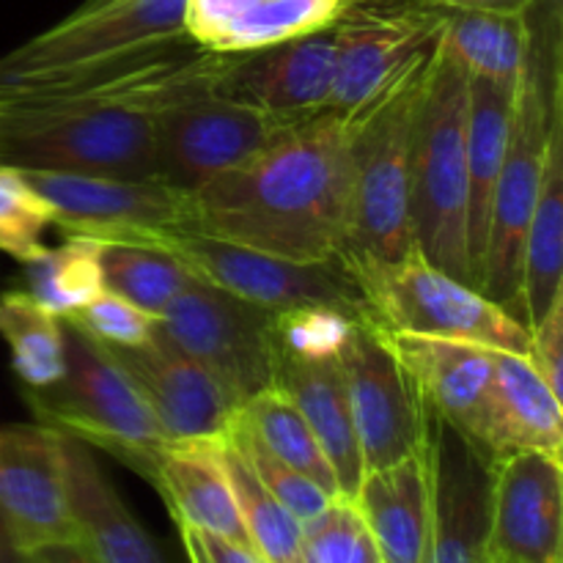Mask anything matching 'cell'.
Listing matches in <instances>:
<instances>
[{"label": "cell", "instance_id": "obj_1", "mask_svg": "<svg viewBox=\"0 0 563 563\" xmlns=\"http://www.w3.org/2000/svg\"><path fill=\"white\" fill-rule=\"evenodd\" d=\"M190 198V234L289 262H341L350 234V115L322 110L297 121Z\"/></svg>", "mask_w": 563, "mask_h": 563}, {"label": "cell", "instance_id": "obj_2", "mask_svg": "<svg viewBox=\"0 0 563 563\" xmlns=\"http://www.w3.org/2000/svg\"><path fill=\"white\" fill-rule=\"evenodd\" d=\"M234 58L179 33L121 53L42 69L0 66V130L108 110L157 115L187 99L212 93Z\"/></svg>", "mask_w": 563, "mask_h": 563}, {"label": "cell", "instance_id": "obj_3", "mask_svg": "<svg viewBox=\"0 0 563 563\" xmlns=\"http://www.w3.org/2000/svg\"><path fill=\"white\" fill-rule=\"evenodd\" d=\"M542 16L526 11L531 25L526 71L517 86L509 141L495 185L487 242L476 289L517 319L522 284V245L542 190L550 137L563 115L559 66V0H537Z\"/></svg>", "mask_w": 563, "mask_h": 563}, {"label": "cell", "instance_id": "obj_4", "mask_svg": "<svg viewBox=\"0 0 563 563\" xmlns=\"http://www.w3.org/2000/svg\"><path fill=\"white\" fill-rule=\"evenodd\" d=\"M438 47V44H434ZM434 53V49H432ZM432 53L350 115V234L341 256L352 278L412 251L410 146Z\"/></svg>", "mask_w": 563, "mask_h": 563}, {"label": "cell", "instance_id": "obj_5", "mask_svg": "<svg viewBox=\"0 0 563 563\" xmlns=\"http://www.w3.org/2000/svg\"><path fill=\"white\" fill-rule=\"evenodd\" d=\"M467 93L471 75L438 38L412 124V247L429 264L473 286L467 258Z\"/></svg>", "mask_w": 563, "mask_h": 563}, {"label": "cell", "instance_id": "obj_6", "mask_svg": "<svg viewBox=\"0 0 563 563\" xmlns=\"http://www.w3.org/2000/svg\"><path fill=\"white\" fill-rule=\"evenodd\" d=\"M66 368L47 388H27L36 423L104 451L154 484L168 440L113 357L64 322Z\"/></svg>", "mask_w": 563, "mask_h": 563}, {"label": "cell", "instance_id": "obj_7", "mask_svg": "<svg viewBox=\"0 0 563 563\" xmlns=\"http://www.w3.org/2000/svg\"><path fill=\"white\" fill-rule=\"evenodd\" d=\"M366 313L390 333L471 341L495 352L531 355V333L487 295L429 264L412 247L388 267L357 275Z\"/></svg>", "mask_w": 563, "mask_h": 563}, {"label": "cell", "instance_id": "obj_8", "mask_svg": "<svg viewBox=\"0 0 563 563\" xmlns=\"http://www.w3.org/2000/svg\"><path fill=\"white\" fill-rule=\"evenodd\" d=\"M157 330L203 368L236 407L278 383L273 313L192 280L157 317Z\"/></svg>", "mask_w": 563, "mask_h": 563}, {"label": "cell", "instance_id": "obj_9", "mask_svg": "<svg viewBox=\"0 0 563 563\" xmlns=\"http://www.w3.org/2000/svg\"><path fill=\"white\" fill-rule=\"evenodd\" d=\"M25 176L53 203V225L64 231L66 240L163 251L176 234H190V192L159 179H113L55 170H25Z\"/></svg>", "mask_w": 563, "mask_h": 563}, {"label": "cell", "instance_id": "obj_10", "mask_svg": "<svg viewBox=\"0 0 563 563\" xmlns=\"http://www.w3.org/2000/svg\"><path fill=\"white\" fill-rule=\"evenodd\" d=\"M163 251L179 258L196 280L269 313L302 306H333L368 317L361 286L344 262H289L203 234H176Z\"/></svg>", "mask_w": 563, "mask_h": 563}, {"label": "cell", "instance_id": "obj_11", "mask_svg": "<svg viewBox=\"0 0 563 563\" xmlns=\"http://www.w3.org/2000/svg\"><path fill=\"white\" fill-rule=\"evenodd\" d=\"M339 361L363 471H379L427 449L432 407L372 319L355 324Z\"/></svg>", "mask_w": 563, "mask_h": 563}, {"label": "cell", "instance_id": "obj_12", "mask_svg": "<svg viewBox=\"0 0 563 563\" xmlns=\"http://www.w3.org/2000/svg\"><path fill=\"white\" fill-rule=\"evenodd\" d=\"M445 9L429 0H344L333 20L335 82L330 110L355 113L432 53Z\"/></svg>", "mask_w": 563, "mask_h": 563}, {"label": "cell", "instance_id": "obj_13", "mask_svg": "<svg viewBox=\"0 0 563 563\" xmlns=\"http://www.w3.org/2000/svg\"><path fill=\"white\" fill-rule=\"evenodd\" d=\"M154 119L152 113L108 110L0 130V163L22 170L157 179Z\"/></svg>", "mask_w": 563, "mask_h": 563}, {"label": "cell", "instance_id": "obj_14", "mask_svg": "<svg viewBox=\"0 0 563 563\" xmlns=\"http://www.w3.org/2000/svg\"><path fill=\"white\" fill-rule=\"evenodd\" d=\"M289 126V121L218 93L187 99L154 119L157 179L196 192L256 157Z\"/></svg>", "mask_w": 563, "mask_h": 563}, {"label": "cell", "instance_id": "obj_15", "mask_svg": "<svg viewBox=\"0 0 563 563\" xmlns=\"http://www.w3.org/2000/svg\"><path fill=\"white\" fill-rule=\"evenodd\" d=\"M102 350L135 385L168 443H225L231 438L240 407L157 328L143 344Z\"/></svg>", "mask_w": 563, "mask_h": 563}, {"label": "cell", "instance_id": "obj_16", "mask_svg": "<svg viewBox=\"0 0 563 563\" xmlns=\"http://www.w3.org/2000/svg\"><path fill=\"white\" fill-rule=\"evenodd\" d=\"M0 515L22 553L75 542L64 434L44 423L0 427Z\"/></svg>", "mask_w": 563, "mask_h": 563}, {"label": "cell", "instance_id": "obj_17", "mask_svg": "<svg viewBox=\"0 0 563 563\" xmlns=\"http://www.w3.org/2000/svg\"><path fill=\"white\" fill-rule=\"evenodd\" d=\"M432 528L423 563H489L495 462L432 410Z\"/></svg>", "mask_w": 563, "mask_h": 563}, {"label": "cell", "instance_id": "obj_18", "mask_svg": "<svg viewBox=\"0 0 563 563\" xmlns=\"http://www.w3.org/2000/svg\"><path fill=\"white\" fill-rule=\"evenodd\" d=\"M563 467L559 454L517 451L493 465L489 563H561Z\"/></svg>", "mask_w": 563, "mask_h": 563}, {"label": "cell", "instance_id": "obj_19", "mask_svg": "<svg viewBox=\"0 0 563 563\" xmlns=\"http://www.w3.org/2000/svg\"><path fill=\"white\" fill-rule=\"evenodd\" d=\"M335 82L333 22L269 47L240 53L212 93L297 124L330 110Z\"/></svg>", "mask_w": 563, "mask_h": 563}, {"label": "cell", "instance_id": "obj_20", "mask_svg": "<svg viewBox=\"0 0 563 563\" xmlns=\"http://www.w3.org/2000/svg\"><path fill=\"white\" fill-rule=\"evenodd\" d=\"M185 33V0H86L64 20L0 55L5 69H42L121 53Z\"/></svg>", "mask_w": 563, "mask_h": 563}, {"label": "cell", "instance_id": "obj_21", "mask_svg": "<svg viewBox=\"0 0 563 563\" xmlns=\"http://www.w3.org/2000/svg\"><path fill=\"white\" fill-rule=\"evenodd\" d=\"M473 443L493 462L517 451L559 454L563 449L561 396L544 383L528 355L495 352L493 379L484 396Z\"/></svg>", "mask_w": 563, "mask_h": 563}, {"label": "cell", "instance_id": "obj_22", "mask_svg": "<svg viewBox=\"0 0 563 563\" xmlns=\"http://www.w3.org/2000/svg\"><path fill=\"white\" fill-rule=\"evenodd\" d=\"M383 339L412 374L429 407L473 443L493 379L495 350L471 341L390 330H383Z\"/></svg>", "mask_w": 563, "mask_h": 563}, {"label": "cell", "instance_id": "obj_23", "mask_svg": "<svg viewBox=\"0 0 563 563\" xmlns=\"http://www.w3.org/2000/svg\"><path fill=\"white\" fill-rule=\"evenodd\" d=\"M383 563H423L432 528V465L429 443L418 454L363 473L355 493Z\"/></svg>", "mask_w": 563, "mask_h": 563}, {"label": "cell", "instance_id": "obj_24", "mask_svg": "<svg viewBox=\"0 0 563 563\" xmlns=\"http://www.w3.org/2000/svg\"><path fill=\"white\" fill-rule=\"evenodd\" d=\"M344 0H185V33L223 55L253 53L328 27Z\"/></svg>", "mask_w": 563, "mask_h": 563}, {"label": "cell", "instance_id": "obj_25", "mask_svg": "<svg viewBox=\"0 0 563 563\" xmlns=\"http://www.w3.org/2000/svg\"><path fill=\"white\" fill-rule=\"evenodd\" d=\"M75 542L93 563H165L130 506L99 467L91 449L64 438Z\"/></svg>", "mask_w": 563, "mask_h": 563}, {"label": "cell", "instance_id": "obj_26", "mask_svg": "<svg viewBox=\"0 0 563 563\" xmlns=\"http://www.w3.org/2000/svg\"><path fill=\"white\" fill-rule=\"evenodd\" d=\"M278 385L297 405L322 445L339 482L341 498H355L363 482V456L357 449L344 372L339 355L302 357L278 352Z\"/></svg>", "mask_w": 563, "mask_h": 563}, {"label": "cell", "instance_id": "obj_27", "mask_svg": "<svg viewBox=\"0 0 563 563\" xmlns=\"http://www.w3.org/2000/svg\"><path fill=\"white\" fill-rule=\"evenodd\" d=\"M154 487L168 504L176 526L251 548L225 471L223 443H168L157 465Z\"/></svg>", "mask_w": 563, "mask_h": 563}, {"label": "cell", "instance_id": "obj_28", "mask_svg": "<svg viewBox=\"0 0 563 563\" xmlns=\"http://www.w3.org/2000/svg\"><path fill=\"white\" fill-rule=\"evenodd\" d=\"M517 86L471 77L467 93V258L476 286L487 242L495 185L504 165Z\"/></svg>", "mask_w": 563, "mask_h": 563}, {"label": "cell", "instance_id": "obj_29", "mask_svg": "<svg viewBox=\"0 0 563 563\" xmlns=\"http://www.w3.org/2000/svg\"><path fill=\"white\" fill-rule=\"evenodd\" d=\"M563 115L550 137L548 168L522 245V284L517 319L528 330L563 295Z\"/></svg>", "mask_w": 563, "mask_h": 563}, {"label": "cell", "instance_id": "obj_30", "mask_svg": "<svg viewBox=\"0 0 563 563\" xmlns=\"http://www.w3.org/2000/svg\"><path fill=\"white\" fill-rule=\"evenodd\" d=\"M440 44L471 77L520 86L531 47V25L526 14L445 11Z\"/></svg>", "mask_w": 563, "mask_h": 563}, {"label": "cell", "instance_id": "obj_31", "mask_svg": "<svg viewBox=\"0 0 563 563\" xmlns=\"http://www.w3.org/2000/svg\"><path fill=\"white\" fill-rule=\"evenodd\" d=\"M0 339L25 388H47L66 368L64 319L38 306L25 289L0 295Z\"/></svg>", "mask_w": 563, "mask_h": 563}, {"label": "cell", "instance_id": "obj_32", "mask_svg": "<svg viewBox=\"0 0 563 563\" xmlns=\"http://www.w3.org/2000/svg\"><path fill=\"white\" fill-rule=\"evenodd\" d=\"M240 421L273 451L278 460H284L286 465H291L295 471H300L302 476H308L311 482H317L319 487L328 495L339 498V482H335V473L330 467L328 456H324L322 445L313 438L311 427L302 418V412L297 410L295 401L284 394V390L275 385V388L264 390L256 399L247 401L240 410Z\"/></svg>", "mask_w": 563, "mask_h": 563}, {"label": "cell", "instance_id": "obj_33", "mask_svg": "<svg viewBox=\"0 0 563 563\" xmlns=\"http://www.w3.org/2000/svg\"><path fill=\"white\" fill-rule=\"evenodd\" d=\"M223 460L253 553L264 563H302V522L262 487L231 440L223 443Z\"/></svg>", "mask_w": 563, "mask_h": 563}, {"label": "cell", "instance_id": "obj_34", "mask_svg": "<svg viewBox=\"0 0 563 563\" xmlns=\"http://www.w3.org/2000/svg\"><path fill=\"white\" fill-rule=\"evenodd\" d=\"M99 253L102 245L86 240H66L58 247L44 245L36 256L22 262L25 291L55 317H69L104 289Z\"/></svg>", "mask_w": 563, "mask_h": 563}, {"label": "cell", "instance_id": "obj_35", "mask_svg": "<svg viewBox=\"0 0 563 563\" xmlns=\"http://www.w3.org/2000/svg\"><path fill=\"white\" fill-rule=\"evenodd\" d=\"M99 262L104 289L115 291L154 319L196 280L179 258L157 247L104 245Z\"/></svg>", "mask_w": 563, "mask_h": 563}, {"label": "cell", "instance_id": "obj_36", "mask_svg": "<svg viewBox=\"0 0 563 563\" xmlns=\"http://www.w3.org/2000/svg\"><path fill=\"white\" fill-rule=\"evenodd\" d=\"M302 563H383L355 500L339 495L302 522Z\"/></svg>", "mask_w": 563, "mask_h": 563}, {"label": "cell", "instance_id": "obj_37", "mask_svg": "<svg viewBox=\"0 0 563 563\" xmlns=\"http://www.w3.org/2000/svg\"><path fill=\"white\" fill-rule=\"evenodd\" d=\"M53 225V203L31 185L25 170L0 165V253L27 262L44 247Z\"/></svg>", "mask_w": 563, "mask_h": 563}, {"label": "cell", "instance_id": "obj_38", "mask_svg": "<svg viewBox=\"0 0 563 563\" xmlns=\"http://www.w3.org/2000/svg\"><path fill=\"white\" fill-rule=\"evenodd\" d=\"M231 443L236 445V451L242 454V460L247 462L256 478L262 482V487L273 495L278 504H284L291 515L300 522H308L311 517H317L324 506L333 500V495L324 493L317 482H311L308 476H302L300 471H295L291 465H286L284 460L273 454L245 423L236 418V427L231 432Z\"/></svg>", "mask_w": 563, "mask_h": 563}, {"label": "cell", "instance_id": "obj_39", "mask_svg": "<svg viewBox=\"0 0 563 563\" xmlns=\"http://www.w3.org/2000/svg\"><path fill=\"white\" fill-rule=\"evenodd\" d=\"M60 319L102 346H137L152 339L157 328V319L108 289Z\"/></svg>", "mask_w": 563, "mask_h": 563}, {"label": "cell", "instance_id": "obj_40", "mask_svg": "<svg viewBox=\"0 0 563 563\" xmlns=\"http://www.w3.org/2000/svg\"><path fill=\"white\" fill-rule=\"evenodd\" d=\"M531 361L544 383L561 396V372H563V295L555 297L553 306L542 313L531 330Z\"/></svg>", "mask_w": 563, "mask_h": 563}, {"label": "cell", "instance_id": "obj_41", "mask_svg": "<svg viewBox=\"0 0 563 563\" xmlns=\"http://www.w3.org/2000/svg\"><path fill=\"white\" fill-rule=\"evenodd\" d=\"M179 533L190 563H264L247 544L231 542V539L196 531V528L187 526H179Z\"/></svg>", "mask_w": 563, "mask_h": 563}, {"label": "cell", "instance_id": "obj_42", "mask_svg": "<svg viewBox=\"0 0 563 563\" xmlns=\"http://www.w3.org/2000/svg\"><path fill=\"white\" fill-rule=\"evenodd\" d=\"M445 11H493V14H526L533 0H429Z\"/></svg>", "mask_w": 563, "mask_h": 563}, {"label": "cell", "instance_id": "obj_43", "mask_svg": "<svg viewBox=\"0 0 563 563\" xmlns=\"http://www.w3.org/2000/svg\"><path fill=\"white\" fill-rule=\"evenodd\" d=\"M27 563H93L88 559L86 550L77 542H60V544H47V548L31 550Z\"/></svg>", "mask_w": 563, "mask_h": 563}, {"label": "cell", "instance_id": "obj_44", "mask_svg": "<svg viewBox=\"0 0 563 563\" xmlns=\"http://www.w3.org/2000/svg\"><path fill=\"white\" fill-rule=\"evenodd\" d=\"M0 563H27V555L22 553L20 544H16L14 537H11L3 515H0Z\"/></svg>", "mask_w": 563, "mask_h": 563}, {"label": "cell", "instance_id": "obj_45", "mask_svg": "<svg viewBox=\"0 0 563 563\" xmlns=\"http://www.w3.org/2000/svg\"><path fill=\"white\" fill-rule=\"evenodd\" d=\"M0 165H3V163H0Z\"/></svg>", "mask_w": 563, "mask_h": 563}]
</instances>
